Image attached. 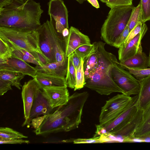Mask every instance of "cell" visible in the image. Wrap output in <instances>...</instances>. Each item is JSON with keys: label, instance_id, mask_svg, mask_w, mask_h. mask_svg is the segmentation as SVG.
<instances>
[{"label": "cell", "instance_id": "obj_32", "mask_svg": "<svg viewBox=\"0 0 150 150\" xmlns=\"http://www.w3.org/2000/svg\"><path fill=\"white\" fill-rule=\"evenodd\" d=\"M141 6L139 2L138 5L134 7L132 11L127 25L130 32L139 21Z\"/></svg>", "mask_w": 150, "mask_h": 150}, {"label": "cell", "instance_id": "obj_34", "mask_svg": "<svg viewBox=\"0 0 150 150\" xmlns=\"http://www.w3.org/2000/svg\"><path fill=\"white\" fill-rule=\"evenodd\" d=\"M125 69L133 75L137 79L140 80L150 75V68L147 69L136 70L127 68Z\"/></svg>", "mask_w": 150, "mask_h": 150}, {"label": "cell", "instance_id": "obj_24", "mask_svg": "<svg viewBox=\"0 0 150 150\" xmlns=\"http://www.w3.org/2000/svg\"><path fill=\"white\" fill-rule=\"evenodd\" d=\"M98 64V56L95 48L94 51L84 62L83 69L85 80L93 76L97 67Z\"/></svg>", "mask_w": 150, "mask_h": 150}, {"label": "cell", "instance_id": "obj_16", "mask_svg": "<svg viewBox=\"0 0 150 150\" xmlns=\"http://www.w3.org/2000/svg\"><path fill=\"white\" fill-rule=\"evenodd\" d=\"M42 89L53 109L65 105L68 102L70 96L67 87H47Z\"/></svg>", "mask_w": 150, "mask_h": 150}, {"label": "cell", "instance_id": "obj_39", "mask_svg": "<svg viewBox=\"0 0 150 150\" xmlns=\"http://www.w3.org/2000/svg\"><path fill=\"white\" fill-rule=\"evenodd\" d=\"M30 142L28 140H23L22 139H0L1 144H22L23 143L28 144Z\"/></svg>", "mask_w": 150, "mask_h": 150}, {"label": "cell", "instance_id": "obj_43", "mask_svg": "<svg viewBox=\"0 0 150 150\" xmlns=\"http://www.w3.org/2000/svg\"><path fill=\"white\" fill-rule=\"evenodd\" d=\"M92 6L98 8L100 7V6L97 0H87Z\"/></svg>", "mask_w": 150, "mask_h": 150}, {"label": "cell", "instance_id": "obj_23", "mask_svg": "<svg viewBox=\"0 0 150 150\" xmlns=\"http://www.w3.org/2000/svg\"><path fill=\"white\" fill-rule=\"evenodd\" d=\"M149 134L150 105L146 109L144 110L142 120L132 138H140Z\"/></svg>", "mask_w": 150, "mask_h": 150}, {"label": "cell", "instance_id": "obj_6", "mask_svg": "<svg viewBox=\"0 0 150 150\" xmlns=\"http://www.w3.org/2000/svg\"><path fill=\"white\" fill-rule=\"evenodd\" d=\"M111 75L114 81L124 91V94L129 96L139 94L140 81L123 68L118 61L114 64Z\"/></svg>", "mask_w": 150, "mask_h": 150}, {"label": "cell", "instance_id": "obj_13", "mask_svg": "<svg viewBox=\"0 0 150 150\" xmlns=\"http://www.w3.org/2000/svg\"><path fill=\"white\" fill-rule=\"evenodd\" d=\"M3 40L8 44L12 50V57L36 65L43 66L49 63L46 58L42 54L38 52L30 53L20 48L10 40Z\"/></svg>", "mask_w": 150, "mask_h": 150}, {"label": "cell", "instance_id": "obj_25", "mask_svg": "<svg viewBox=\"0 0 150 150\" xmlns=\"http://www.w3.org/2000/svg\"><path fill=\"white\" fill-rule=\"evenodd\" d=\"M25 75L22 73L7 70H0V79L10 82L12 86L21 89V81Z\"/></svg>", "mask_w": 150, "mask_h": 150}, {"label": "cell", "instance_id": "obj_26", "mask_svg": "<svg viewBox=\"0 0 150 150\" xmlns=\"http://www.w3.org/2000/svg\"><path fill=\"white\" fill-rule=\"evenodd\" d=\"M76 70L73 63L71 55L68 57V66L65 78L67 87L74 89L76 84Z\"/></svg>", "mask_w": 150, "mask_h": 150}, {"label": "cell", "instance_id": "obj_18", "mask_svg": "<svg viewBox=\"0 0 150 150\" xmlns=\"http://www.w3.org/2000/svg\"><path fill=\"white\" fill-rule=\"evenodd\" d=\"M68 60L36 65L37 72L47 75L65 78L67 72Z\"/></svg>", "mask_w": 150, "mask_h": 150}, {"label": "cell", "instance_id": "obj_8", "mask_svg": "<svg viewBox=\"0 0 150 150\" xmlns=\"http://www.w3.org/2000/svg\"><path fill=\"white\" fill-rule=\"evenodd\" d=\"M52 26L50 21L47 20L36 29L38 33L40 50L49 63L56 62L52 43Z\"/></svg>", "mask_w": 150, "mask_h": 150}, {"label": "cell", "instance_id": "obj_15", "mask_svg": "<svg viewBox=\"0 0 150 150\" xmlns=\"http://www.w3.org/2000/svg\"><path fill=\"white\" fill-rule=\"evenodd\" d=\"M144 110L138 108L133 117L115 135L118 142H127L131 139L143 119Z\"/></svg>", "mask_w": 150, "mask_h": 150}, {"label": "cell", "instance_id": "obj_17", "mask_svg": "<svg viewBox=\"0 0 150 150\" xmlns=\"http://www.w3.org/2000/svg\"><path fill=\"white\" fill-rule=\"evenodd\" d=\"M7 70L20 73L32 77L35 75L37 70L26 62L12 57L3 63L0 64V70Z\"/></svg>", "mask_w": 150, "mask_h": 150}, {"label": "cell", "instance_id": "obj_4", "mask_svg": "<svg viewBox=\"0 0 150 150\" xmlns=\"http://www.w3.org/2000/svg\"><path fill=\"white\" fill-rule=\"evenodd\" d=\"M0 38L10 40L30 53L38 52L45 57L39 46V35L36 30L0 26Z\"/></svg>", "mask_w": 150, "mask_h": 150}, {"label": "cell", "instance_id": "obj_40", "mask_svg": "<svg viewBox=\"0 0 150 150\" xmlns=\"http://www.w3.org/2000/svg\"><path fill=\"white\" fill-rule=\"evenodd\" d=\"M73 63L76 71L78 69L82 59L74 51L71 55Z\"/></svg>", "mask_w": 150, "mask_h": 150}, {"label": "cell", "instance_id": "obj_42", "mask_svg": "<svg viewBox=\"0 0 150 150\" xmlns=\"http://www.w3.org/2000/svg\"><path fill=\"white\" fill-rule=\"evenodd\" d=\"M13 0H0V10L12 3Z\"/></svg>", "mask_w": 150, "mask_h": 150}, {"label": "cell", "instance_id": "obj_21", "mask_svg": "<svg viewBox=\"0 0 150 150\" xmlns=\"http://www.w3.org/2000/svg\"><path fill=\"white\" fill-rule=\"evenodd\" d=\"M139 80L140 87L137 104L138 108L144 110L150 105V75Z\"/></svg>", "mask_w": 150, "mask_h": 150}, {"label": "cell", "instance_id": "obj_44", "mask_svg": "<svg viewBox=\"0 0 150 150\" xmlns=\"http://www.w3.org/2000/svg\"><path fill=\"white\" fill-rule=\"evenodd\" d=\"M69 33V29L65 28L62 31L61 35L63 38L65 39L68 36Z\"/></svg>", "mask_w": 150, "mask_h": 150}, {"label": "cell", "instance_id": "obj_11", "mask_svg": "<svg viewBox=\"0 0 150 150\" xmlns=\"http://www.w3.org/2000/svg\"><path fill=\"white\" fill-rule=\"evenodd\" d=\"M148 30L146 24L143 23L141 32L130 40L126 46L123 44L119 48L118 58L120 61L127 59L135 55L138 52L142 50L141 40Z\"/></svg>", "mask_w": 150, "mask_h": 150}, {"label": "cell", "instance_id": "obj_29", "mask_svg": "<svg viewBox=\"0 0 150 150\" xmlns=\"http://www.w3.org/2000/svg\"><path fill=\"white\" fill-rule=\"evenodd\" d=\"M12 51L8 44L0 38V64L12 57Z\"/></svg>", "mask_w": 150, "mask_h": 150}, {"label": "cell", "instance_id": "obj_36", "mask_svg": "<svg viewBox=\"0 0 150 150\" xmlns=\"http://www.w3.org/2000/svg\"><path fill=\"white\" fill-rule=\"evenodd\" d=\"M142 24L141 22H139L135 27L129 32L123 44L125 46H126L130 40L141 32Z\"/></svg>", "mask_w": 150, "mask_h": 150}, {"label": "cell", "instance_id": "obj_41", "mask_svg": "<svg viewBox=\"0 0 150 150\" xmlns=\"http://www.w3.org/2000/svg\"><path fill=\"white\" fill-rule=\"evenodd\" d=\"M96 130L93 137H99L103 134L107 133L105 128L101 125H96Z\"/></svg>", "mask_w": 150, "mask_h": 150}, {"label": "cell", "instance_id": "obj_9", "mask_svg": "<svg viewBox=\"0 0 150 150\" xmlns=\"http://www.w3.org/2000/svg\"><path fill=\"white\" fill-rule=\"evenodd\" d=\"M138 95L133 97L132 101L128 107L109 123L103 126L107 133L115 135L129 121L137 112Z\"/></svg>", "mask_w": 150, "mask_h": 150}, {"label": "cell", "instance_id": "obj_28", "mask_svg": "<svg viewBox=\"0 0 150 150\" xmlns=\"http://www.w3.org/2000/svg\"><path fill=\"white\" fill-rule=\"evenodd\" d=\"M139 21L142 23L150 20V0H141Z\"/></svg>", "mask_w": 150, "mask_h": 150}, {"label": "cell", "instance_id": "obj_30", "mask_svg": "<svg viewBox=\"0 0 150 150\" xmlns=\"http://www.w3.org/2000/svg\"><path fill=\"white\" fill-rule=\"evenodd\" d=\"M84 62L81 60L80 65L76 71V84L74 91L79 90L84 86L85 80L83 69Z\"/></svg>", "mask_w": 150, "mask_h": 150}, {"label": "cell", "instance_id": "obj_12", "mask_svg": "<svg viewBox=\"0 0 150 150\" xmlns=\"http://www.w3.org/2000/svg\"><path fill=\"white\" fill-rule=\"evenodd\" d=\"M64 39L65 41V54L67 57L80 46L91 44L88 36L73 26H71L69 29L68 36Z\"/></svg>", "mask_w": 150, "mask_h": 150}, {"label": "cell", "instance_id": "obj_47", "mask_svg": "<svg viewBox=\"0 0 150 150\" xmlns=\"http://www.w3.org/2000/svg\"><path fill=\"white\" fill-rule=\"evenodd\" d=\"M149 67L150 68V52L149 53Z\"/></svg>", "mask_w": 150, "mask_h": 150}, {"label": "cell", "instance_id": "obj_2", "mask_svg": "<svg viewBox=\"0 0 150 150\" xmlns=\"http://www.w3.org/2000/svg\"><path fill=\"white\" fill-rule=\"evenodd\" d=\"M93 44L98 56V66L93 76L85 80L84 86L101 95H108L115 92L124 93L112 77V69L118 61L116 56L106 50L105 44L103 42H96Z\"/></svg>", "mask_w": 150, "mask_h": 150}, {"label": "cell", "instance_id": "obj_14", "mask_svg": "<svg viewBox=\"0 0 150 150\" xmlns=\"http://www.w3.org/2000/svg\"><path fill=\"white\" fill-rule=\"evenodd\" d=\"M53 109L46 95L42 89L40 88L33 102L27 125H30V122L33 119L42 115L50 113Z\"/></svg>", "mask_w": 150, "mask_h": 150}, {"label": "cell", "instance_id": "obj_31", "mask_svg": "<svg viewBox=\"0 0 150 150\" xmlns=\"http://www.w3.org/2000/svg\"><path fill=\"white\" fill-rule=\"evenodd\" d=\"M94 45H85L77 48L74 51L78 56L84 62L94 51Z\"/></svg>", "mask_w": 150, "mask_h": 150}, {"label": "cell", "instance_id": "obj_45", "mask_svg": "<svg viewBox=\"0 0 150 150\" xmlns=\"http://www.w3.org/2000/svg\"><path fill=\"white\" fill-rule=\"evenodd\" d=\"M140 139H141L142 142H150V134Z\"/></svg>", "mask_w": 150, "mask_h": 150}, {"label": "cell", "instance_id": "obj_19", "mask_svg": "<svg viewBox=\"0 0 150 150\" xmlns=\"http://www.w3.org/2000/svg\"><path fill=\"white\" fill-rule=\"evenodd\" d=\"M142 50L139 51L133 56L119 62L121 66L124 69L127 68L139 70L148 68L149 57Z\"/></svg>", "mask_w": 150, "mask_h": 150}, {"label": "cell", "instance_id": "obj_10", "mask_svg": "<svg viewBox=\"0 0 150 150\" xmlns=\"http://www.w3.org/2000/svg\"><path fill=\"white\" fill-rule=\"evenodd\" d=\"M40 88L38 84L34 79L25 82L22 86L21 95L25 119L22 126L27 125L33 102Z\"/></svg>", "mask_w": 150, "mask_h": 150}, {"label": "cell", "instance_id": "obj_46", "mask_svg": "<svg viewBox=\"0 0 150 150\" xmlns=\"http://www.w3.org/2000/svg\"><path fill=\"white\" fill-rule=\"evenodd\" d=\"M80 4H82L86 0H76Z\"/></svg>", "mask_w": 150, "mask_h": 150}, {"label": "cell", "instance_id": "obj_48", "mask_svg": "<svg viewBox=\"0 0 150 150\" xmlns=\"http://www.w3.org/2000/svg\"><path fill=\"white\" fill-rule=\"evenodd\" d=\"M103 3H106L108 0H100Z\"/></svg>", "mask_w": 150, "mask_h": 150}, {"label": "cell", "instance_id": "obj_27", "mask_svg": "<svg viewBox=\"0 0 150 150\" xmlns=\"http://www.w3.org/2000/svg\"><path fill=\"white\" fill-rule=\"evenodd\" d=\"M27 136L8 127H0V139H12L27 138Z\"/></svg>", "mask_w": 150, "mask_h": 150}, {"label": "cell", "instance_id": "obj_37", "mask_svg": "<svg viewBox=\"0 0 150 150\" xmlns=\"http://www.w3.org/2000/svg\"><path fill=\"white\" fill-rule=\"evenodd\" d=\"M106 4L112 8L116 6L132 5V0H108Z\"/></svg>", "mask_w": 150, "mask_h": 150}, {"label": "cell", "instance_id": "obj_3", "mask_svg": "<svg viewBox=\"0 0 150 150\" xmlns=\"http://www.w3.org/2000/svg\"><path fill=\"white\" fill-rule=\"evenodd\" d=\"M133 5L111 8L101 29V38L107 44L112 46L117 38L127 25Z\"/></svg>", "mask_w": 150, "mask_h": 150}, {"label": "cell", "instance_id": "obj_20", "mask_svg": "<svg viewBox=\"0 0 150 150\" xmlns=\"http://www.w3.org/2000/svg\"><path fill=\"white\" fill-rule=\"evenodd\" d=\"M32 77L36 80L40 88L42 89L47 87H67L65 78L47 75L38 72Z\"/></svg>", "mask_w": 150, "mask_h": 150}, {"label": "cell", "instance_id": "obj_38", "mask_svg": "<svg viewBox=\"0 0 150 150\" xmlns=\"http://www.w3.org/2000/svg\"><path fill=\"white\" fill-rule=\"evenodd\" d=\"M11 83L8 81L0 79V95H3L8 91L12 90Z\"/></svg>", "mask_w": 150, "mask_h": 150}, {"label": "cell", "instance_id": "obj_22", "mask_svg": "<svg viewBox=\"0 0 150 150\" xmlns=\"http://www.w3.org/2000/svg\"><path fill=\"white\" fill-rule=\"evenodd\" d=\"M51 32L56 62L68 60V57L65 54L64 40L57 32L52 24Z\"/></svg>", "mask_w": 150, "mask_h": 150}, {"label": "cell", "instance_id": "obj_33", "mask_svg": "<svg viewBox=\"0 0 150 150\" xmlns=\"http://www.w3.org/2000/svg\"><path fill=\"white\" fill-rule=\"evenodd\" d=\"M62 142L65 143H73L74 144L99 143H101L100 136L93 137L90 139H72L71 138L62 140Z\"/></svg>", "mask_w": 150, "mask_h": 150}, {"label": "cell", "instance_id": "obj_1", "mask_svg": "<svg viewBox=\"0 0 150 150\" xmlns=\"http://www.w3.org/2000/svg\"><path fill=\"white\" fill-rule=\"evenodd\" d=\"M41 7L40 3L34 0H13L0 10V26L36 30L41 25L43 11Z\"/></svg>", "mask_w": 150, "mask_h": 150}, {"label": "cell", "instance_id": "obj_49", "mask_svg": "<svg viewBox=\"0 0 150 150\" xmlns=\"http://www.w3.org/2000/svg\"><path fill=\"white\" fill-rule=\"evenodd\" d=\"M19 0L21 1H22L24 2V1H26L28 0Z\"/></svg>", "mask_w": 150, "mask_h": 150}, {"label": "cell", "instance_id": "obj_5", "mask_svg": "<svg viewBox=\"0 0 150 150\" xmlns=\"http://www.w3.org/2000/svg\"><path fill=\"white\" fill-rule=\"evenodd\" d=\"M133 97L121 93L107 100L101 108L100 124L104 126L111 122L128 107Z\"/></svg>", "mask_w": 150, "mask_h": 150}, {"label": "cell", "instance_id": "obj_35", "mask_svg": "<svg viewBox=\"0 0 150 150\" xmlns=\"http://www.w3.org/2000/svg\"><path fill=\"white\" fill-rule=\"evenodd\" d=\"M129 33V29L127 25L122 32L116 39L112 46L119 48L124 43Z\"/></svg>", "mask_w": 150, "mask_h": 150}, {"label": "cell", "instance_id": "obj_7", "mask_svg": "<svg viewBox=\"0 0 150 150\" xmlns=\"http://www.w3.org/2000/svg\"><path fill=\"white\" fill-rule=\"evenodd\" d=\"M48 5L50 21L57 32L61 35L64 29L69 28L66 6L62 0H50Z\"/></svg>", "mask_w": 150, "mask_h": 150}]
</instances>
